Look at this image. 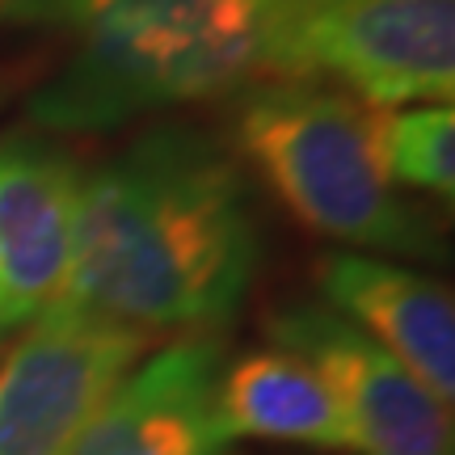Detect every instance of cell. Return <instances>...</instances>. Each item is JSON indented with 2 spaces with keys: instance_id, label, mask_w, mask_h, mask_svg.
I'll use <instances>...</instances> for the list:
<instances>
[{
  "instance_id": "10",
  "label": "cell",
  "mask_w": 455,
  "mask_h": 455,
  "mask_svg": "<svg viewBox=\"0 0 455 455\" xmlns=\"http://www.w3.org/2000/svg\"><path fill=\"white\" fill-rule=\"evenodd\" d=\"M215 418L228 443H299L321 451H350V430L341 422L325 379L304 358L278 346L244 350L220 367Z\"/></svg>"
},
{
  "instance_id": "3",
  "label": "cell",
  "mask_w": 455,
  "mask_h": 455,
  "mask_svg": "<svg viewBox=\"0 0 455 455\" xmlns=\"http://www.w3.org/2000/svg\"><path fill=\"white\" fill-rule=\"evenodd\" d=\"M236 144L304 228L355 253L435 258L439 236L388 181L375 152V110L346 93L258 81L236 106Z\"/></svg>"
},
{
  "instance_id": "5",
  "label": "cell",
  "mask_w": 455,
  "mask_h": 455,
  "mask_svg": "<svg viewBox=\"0 0 455 455\" xmlns=\"http://www.w3.org/2000/svg\"><path fill=\"white\" fill-rule=\"evenodd\" d=\"M148 333L55 299L0 358V455H72Z\"/></svg>"
},
{
  "instance_id": "9",
  "label": "cell",
  "mask_w": 455,
  "mask_h": 455,
  "mask_svg": "<svg viewBox=\"0 0 455 455\" xmlns=\"http://www.w3.org/2000/svg\"><path fill=\"white\" fill-rule=\"evenodd\" d=\"M316 283L325 304L388 350L422 388L451 405L455 396V304L439 278L388 258L338 249L321 258Z\"/></svg>"
},
{
  "instance_id": "2",
  "label": "cell",
  "mask_w": 455,
  "mask_h": 455,
  "mask_svg": "<svg viewBox=\"0 0 455 455\" xmlns=\"http://www.w3.org/2000/svg\"><path fill=\"white\" fill-rule=\"evenodd\" d=\"M270 0H68V55L30 118L106 131L261 81Z\"/></svg>"
},
{
  "instance_id": "11",
  "label": "cell",
  "mask_w": 455,
  "mask_h": 455,
  "mask_svg": "<svg viewBox=\"0 0 455 455\" xmlns=\"http://www.w3.org/2000/svg\"><path fill=\"white\" fill-rule=\"evenodd\" d=\"M375 152L392 186H409L443 203L455 198V110L401 106L375 110Z\"/></svg>"
},
{
  "instance_id": "1",
  "label": "cell",
  "mask_w": 455,
  "mask_h": 455,
  "mask_svg": "<svg viewBox=\"0 0 455 455\" xmlns=\"http://www.w3.org/2000/svg\"><path fill=\"white\" fill-rule=\"evenodd\" d=\"M258 253L236 161L190 127H156L84 173L60 299L148 338L203 333L241 312Z\"/></svg>"
},
{
  "instance_id": "8",
  "label": "cell",
  "mask_w": 455,
  "mask_h": 455,
  "mask_svg": "<svg viewBox=\"0 0 455 455\" xmlns=\"http://www.w3.org/2000/svg\"><path fill=\"white\" fill-rule=\"evenodd\" d=\"M224 346L190 333L140 358L72 455H228L215 418Z\"/></svg>"
},
{
  "instance_id": "6",
  "label": "cell",
  "mask_w": 455,
  "mask_h": 455,
  "mask_svg": "<svg viewBox=\"0 0 455 455\" xmlns=\"http://www.w3.org/2000/svg\"><path fill=\"white\" fill-rule=\"evenodd\" d=\"M278 350L325 379L358 455H455L451 413L329 304H291L270 321Z\"/></svg>"
},
{
  "instance_id": "12",
  "label": "cell",
  "mask_w": 455,
  "mask_h": 455,
  "mask_svg": "<svg viewBox=\"0 0 455 455\" xmlns=\"http://www.w3.org/2000/svg\"><path fill=\"white\" fill-rule=\"evenodd\" d=\"M68 0H0V30H26V26H55L64 21Z\"/></svg>"
},
{
  "instance_id": "4",
  "label": "cell",
  "mask_w": 455,
  "mask_h": 455,
  "mask_svg": "<svg viewBox=\"0 0 455 455\" xmlns=\"http://www.w3.org/2000/svg\"><path fill=\"white\" fill-rule=\"evenodd\" d=\"M261 81L333 89L367 110L451 106L455 0H270Z\"/></svg>"
},
{
  "instance_id": "7",
  "label": "cell",
  "mask_w": 455,
  "mask_h": 455,
  "mask_svg": "<svg viewBox=\"0 0 455 455\" xmlns=\"http://www.w3.org/2000/svg\"><path fill=\"white\" fill-rule=\"evenodd\" d=\"M81 164L43 140H0V333L26 329L68 278Z\"/></svg>"
}]
</instances>
